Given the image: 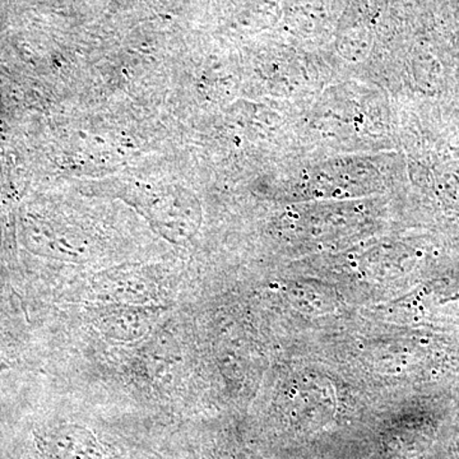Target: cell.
<instances>
[{
  "label": "cell",
  "instance_id": "6da1fadb",
  "mask_svg": "<svg viewBox=\"0 0 459 459\" xmlns=\"http://www.w3.org/2000/svg\"><path fill=\"white\" fill-rule=\"evenodd\" d=\"M56 459H101V446L86 429L68 425L56 437Z\"/></svg>",
  "mask_w": 459,
  "mask_h": 459
}]
</instances>
